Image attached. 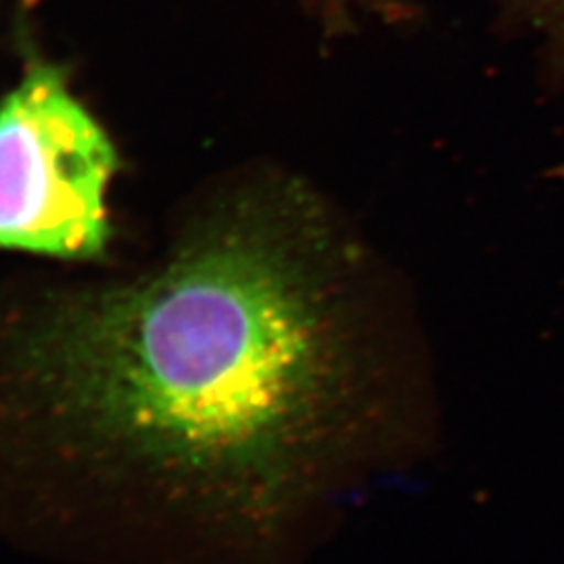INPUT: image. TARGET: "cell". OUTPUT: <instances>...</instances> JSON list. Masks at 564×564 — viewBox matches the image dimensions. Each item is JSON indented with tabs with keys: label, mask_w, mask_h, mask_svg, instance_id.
I'll return each mask as SVG.
<instances>
[{
	"label": "cell",
	"mask_w": 564,
	"mask_h": 564,
	"mask_svg": "<svg viewBox=\"0 0 564 564\" xmlns=\"http://www.w3.org/2000/svg\"><path fill=\"white\" fill-rule=\"evenodd\" d=\"M330 34L351 32L366 18L402 21L410 15L403 0H310Z\"/></svg>",
	"instance_id": "obj_3"
},
{
	"label": "cell",
	"mask_w": 564,
	"mask_h": 564,
	"mask_svg": "<svg viewBox=\"0 0 564 564\" xmlns=\"http://www.w3.org/2000/svg\"><path fill=\"white\" fill-rule=\"evenodd\" d=\"M330 235L282 188L141 274L0 291V544L253 563L321 377Z\"/></svg>",
	"instance_id": "obj_1"
},
{
	"label": "cell",
	"mask_w": 564,
	"mask_h": 564,
	"mask_svg": "<svg viewBox=\"0 0 564 564\" xmlns=\"http://www.w3.org/2000/svg\"><path fill=\"white\" fill-rule=\"evenodd\" d=\"M538 2L547 7V11H550V13L564 15V0H538Z\"/></svg>",
	"instance_id": "obj_4"
},
{
	"label": "cell",
	"mask_w": 564,
	"mask_h": 564,
	"mask_svg": "<svg viewBox=\"0 0 564 564\" xmlns=\"http://www.w3.org/2000/svg\"><path fill=\"white\" fill-rule=\"evenodd\" d=\"M118 153L57 67L34 63L0 105V251L102 260Z\"/></svg>",
	"instance_id": "obj_2"
}]
</instances>
